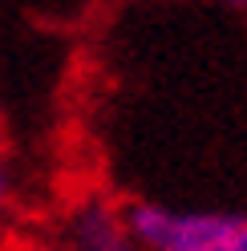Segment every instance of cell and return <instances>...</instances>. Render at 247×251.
<instances>
[{"label":"cell","instance_id":"1","mask_svg":"<svg viewBox=\"0 0 247 251\" xmlns=\"http://www.w3.org/2000/svg\"><path fill=\"white\" fill-rule=\"evenodd\" d=\"M126 227L138 251H215L231 211H187L166 202H130Z\"/></svg>","mask_w":247,"mask_h":251},{"label":"cell","instance_id":"2","mask_svg":"<svg viewBox=\"0 0 247 251\" xmlns=\"http://www.w3.org/2000/svg\"><path fill=\"white\" fill-rule=\"evenodd\" d=\"M65 243L69 251H138L122 207L105 199H85L81 207H73L65 219Z\"/></svg>","mask_w":247,"mask_h":251},{"label":"cell","instance_id":"3","mask_svg":"<svg viewBox=\"0 0 247 251\" xmlns=\"http://www.w3.org/2000/svg\"><path fill=\"white\" fill-rule=\"evenodd\" d=\"M215 251H247V215L231 211V223L223 231V239L215 243Z\"/></svg>","mask_w":247,"mask_h":251},{"label":"cell","instance_id":"4","mask_svg":"<svg viewBox=\"0 0 247 251\" xmlns=\"http://www.w3.org/2000/svg\"><path fill=\"white\" fill-rule=\"evenodd\" d=\"M219 4H227V8H239V12H247V0H219Z\"/></svg>","mask_w":247,"mask_h":251}]
</instances>
